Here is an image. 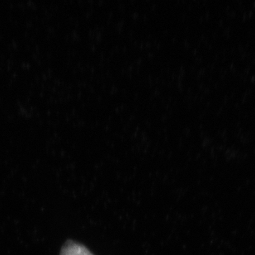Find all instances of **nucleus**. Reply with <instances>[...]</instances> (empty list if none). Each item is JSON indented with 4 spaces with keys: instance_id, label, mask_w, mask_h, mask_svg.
<instances>
[{
    "instance_id": "f257e3e1",
    "label": "nucleus",
    "mask_w": 255,
    "mask_h": 255,
    "mask_svg": "<svg viewBox=\"0 0 255 255\" xmlns=\"http://www.w3.org/2000/svg\"><path fill=\"white\" fill-rule=\"evenodd\" d=\"M60 255H94L82 244L78 243L76 241H66L61 248Z\"/></svg>"
}]
</instances>
